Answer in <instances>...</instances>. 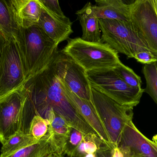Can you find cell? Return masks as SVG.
<instances>
[{
  "mask_svg": "<svg viewBox=\"0 0 157 157\" xmlns=\"http://www.w3.org/2000/svg\"><path fill=\"white\" fill-rule=\"evenodd\" d=\"M52 63L24 83L21 88L25 96V110L32 117L39 115L44 119L53 110L83 134H97L68 99Z\"/></svg>",
  "mask_w": 157,
  "mask_h": 157,
  "instance_id": "cell-1",
  "label": "cell"
},
{
  "mask_svg": "<svg viewBox=\"0 0 157 157\" xmlns=\"http://www.w3.org/2000/svg\"><path fill=\"white\" fill-rule=\"evenodd\" d=\"M20 51L25 81L43 71L54 61L58 44L36 25L19 27L15 37Z\"/></svg>",
  "mask_w": 157,
  "mask_h": 157,
  "instance_id": "cell-2",
  "label": "cell"
},
{
  "mask_svg": "<svg viewBox=\"0 0 157 157\" xmlns=\"http://www.w3.org/2000/svg\"><path fill=\"white\" fill-rule=\"evenodd\" d=\"M61 52L86 72L114 69L121 62L118 53L104 42H88L81 38L69 39Z\"/></svg>",
  "mask_w": 157,
  "mask_h": 157,
  "instance_id": "cell-3",
  "label": "cell"
},
{
  "mask_svg": "<svg viewBox=\"0 0 157 157\" xmlns=\"http://www.w3.org/2000/svg\"><path fill=\"white\" fill-rule=\"evenodd\" d=\"M99 24L101 42L108 44L118 53L124 54L128 58H134L136 53L144 51L152 53L131 21L99 19Z\"/></svg>",
  "mask_w": 157,
  "mask_h": 157,
  "instance_id": "cell-4",
  "label": "cell"
},
{
  "mask_svg": "<svg viewBox=\"0 0 157 157\" xmlns=\"http://www.w3.org/2000/svg\"><path fill=\"white\" fill-rule=\"evenodd\" d=\"M91 102L110 143L118 146L125 125L132 121L133 108L122 106L91 87Z\"/></svg>",
  "mask_w": 157,
  "mask_h": 157,
  "instance_id": "cell-5",
  "label": "cell"
},
{
  "mask_svg": "<svg viewBox=\"0 0 157 157\" xmlns=\"http://www.w3.org/2000/svg\"><path fill=\"white\" fill-rule=\"evenodd\" d=\"M90 86L122 106L133 108L139 104L144 92L126 84L113 69L106 68L86 72Z\"/></svg>",
  "mask_w": 157,
  "mask_h": 157,
  "instance_id": "cell-6",
  "label": "cell"
},
{
  "mask_svg": "<svg viewBox=\"0 0 157 157\" xmlns=\"http://www.w3.org/2000/svg\"><path fill=\"white\" fill-rule=\"evenodd\" d=\"M25 82L18 44L14 38L6 41L0 69V98L20 89Z\"/></svg>",
  "mask_w": 157,
  "mask_h": 157,
  "instance_id": "cell-7",
  "label": "cell"
},
{
  "mask_svg": "<svg viewBox=\"0 0 157 157\" xmlns=\"http://www.w3.org/2000/svg\"><path fill=\"white\" fill-rule=\"evenodd\" d=\"M21 88L0 98V142L2 145L17 133L23 132L25 96Z\"/></svg>",
  "mask_w": 157,
  "mask_h": 157,
  "instance_id": "cell-8",
  "label": "cell"
},
{
  "mask_svg": "<svg viewBox=\"0 0 157 157\" xmlns=\"http://www.w3.org/2000/svg\"><path fill=\"white\" fill-rule=\"evenodd\" d=\"M52 64L62 84L79 97L91 101V86L86 72L82 67L61 52Z\"/></svg>",
  "mask_w": 157,
  "mask_h": 157,
  "instance_id": "cell-9",
  "label": "cell"
},
{
  "mask_svg": "<svg viewBox=\"0 0 157 157\" xmlns=\"http://www.w3.org/2000/svg\"><path fill=\"white\" fill-rule=\"evenodd\" d=\"M130 21L140 37L157 58V14L154 0L132 2Z\"/></svg>",
  "mask_w": 157,
  "mask_h": 157,
  "instance_id": "cell-10",
  "label": "cell"
},
{
  "mask_svg": "<svg viewBox=\"0 0 157 157\" xmlns=\"http://www.w3.org/2000/svg\"><path fill=\"white\" fill-rule=\"evenodd\" d=\"M118 147L125 157H157V141L146 137L132 121L125 125Z\"/></svg>",
  "mask_w": 157,
  "mask_h": 157,
  "instance_id": "cell-11",
  "label": "cell"
},
{
  "mask_svg": "<svg viewBox=\"0 0 157 157\" xmlns=\"http://www.w3.org/2000/svg\"><path fill=\"white\" fill-rule=\"evenodd\" d=\"M62 84L67 98L78 114L91 126L103 141L109 144H112L91 101L79 97L63 84Z\"/></svg>",
  "mask_w": 157,
  "mask_h": 157,
  "instance_id": "cell-12",
  "label": "cell"
},
{
  "mask_svg": "<svg viewBox=\"0 0 157 157\" xmlns=\"http://www.w3.org/2000/svg\"><path fill=\"white\" fill-rule=\"evenodd\" d=\"M38 25L58 45L69 40L73 33L72 23L69 18H62L54 15L43 7Z\"/></svg>",
  "mask_w": 157,
  "mask_h": 157,
  "instance_id": "cell-13",
  "label": "cell"
},
{
  "mask_svg": "<svg viewBox=\"0 0 157 157\" xmlns=\"http://www.w3.org/2000/svg\"><path fill=\"white\" fill-rule=\"evenodd\" d=\"M18 27L28 28L37 25L42 11L39 0H8Z\"/></svg>",
  "mask_w": 157,
  "mask_h": 157,
  "instance_id": "cell-14",
  "label": "cell"
},
{
  "mask_svg": "<svg viewBox=\"0 0 157 157\" xmlns=\"http://www.w3.org/2000/svg\"><path fill=\"white\" fill-rule=\"evenodd\" d=\"M45 119L50 122L47 134L49 136L52 152L63 155L72 127L64 118L53 110L48 112Z\"/></svg>",
  "mask_w": 157,
  "mask_h": 157,
  "instance_id": "cell-15",
  "label": "cell"
},
{
  "mask_svg": "<svg viewBox=\"0 0 157 157\" xmlns=\"http://www.w3.org/2000/svg\"><path fill=\"white\" fill-rule=\"evenodd\" d=\"M93 10L98 19L130 21L131 3L122 0H97Z\"/></svg>",
  "mask_w": 157,
  "mask_h": 157,
  "instance_id": "cell-16",
  "label": "cell"
},
{
  "mask_svg": "<svg viewBox=\"0 0 157 157\" xmlns=\"http://www.w3.org/2000/svg\"><path fill=\"white\" fill-rule=\"evenodd\" d=\"M82 29L83 40L88 42H98L101 41V34L100 29L99 19L97 17L90 2L76 12Z\"/></svg>",
  "mask_w": 157,
  "mask_h": 157,
  "instance_id": "cell-17",
  "label": "cell"
},
{
  "mask_svg": "<svg viewBox=\"0 0 157 157\" xmlns=\"http://www.w3.org/2000/svg\"><path fill=\"white\" fill-rule=\"evenodd\" d=\"M19 28L14 19L8 0H0V32L6 41L15 38Z\"/></svg>",
  "mask_w": 157,
  "mask_h": 157,
  "instance_id": "cell-18",
  "label": "cell"
},
{
  "mask_svg": "<svg viewBox=\"0 0 157 157\" xmlns=\"http://www.w3.org/2000/svg\"><path fill=\"white\" fill-rule=\"evenodd\" d=\"M30 134L19 132L9 138L1 148V157L8 156L38 142Z\"/></svg>",
  "mask_w": 157,
  "mask_h": 157,
  "instance_id": "cell-19",
  "label": "cell"
},
{
  "mask_svg": "<svg viewBox=\"0 0 157 157\" xmlns=\"http://www.w3.org/2000/svg\"><path fill=\"white\" fill-rule=\"evenodd\" d=\"M53 153L48 135L38 142L5 157H47Z\"/></svg>",
  "mask_w": 157,
  "mask_h": 157,
  "instance_id": "cell-20",
  "label": "cell"
},
{
  "mask_svg": "<svg viewBox=\"0 0 157 157\" xmlns=\"http://www.w3.org/2000/svg\"><path fill=\"white\" fill-rule=\"evenodd\" d=\"M105 143L96 134L84 135L73 157H83L88 154L96 153Z\"/></svg>",
  "mask_w": 157,
  "mask_h": 157,
  "instance_id": "cell-21",
  "label": "cell"
},
{
  "mask_svg": "<svg viewBox=\"0 0 157 157\" xmlns=\"http://www.w3.org/2000/svg\"><path fill=\"white\" fill-rule=\"evenodd\" d=\"M143 73L146 82L144 92L148 94L157 104V62L145 65Z\"/></svg>",
  "mask_w": 157,
  "mask_h": 157,
  "instance_id": "cell-22",
  "label": "cell"
},
{
  "mask_svg": "<svg viewBox=\"0 0 157 157\" xmlns=\"http://www.w3.org/2000/svg\"><path fill=\"white\" fill-rule=\"evenodd\" d=\"M118 75L131 87L136 89L142 88V81L132 69L121 62L113 69Z\"/></svg>",
  "mask_w": 157,
  "mask_h": 157,
  "instance_id": "cell-23",
  "label": "cell"
},
{
  "mask_svg": "<svg viewBox=\"0 0 157 157\" xmlns=\"http://www.w3.org/2000/svg\"><path fill=\"white\" fill-rule=\"evenodd\" d=\"M50 122L39 115L34 116L29 125V133L39 141L48 133Z\"/></svg>",
  "mask_w": 157,
  "mask_h": 157,
  "instance_id": "cell-24",
  "label": "cell"
},
{
  "mask_svg": "<svg viewBox=\"0 0 157 157\" xmlns=\"http://www.w3.org/2000/svg\"><path fill=\"white\" fill-rule=\"evenodd\" d=\"M84 135L80 131L71 127L70 135L63 148V155L73 157L75 152L80 144Z\"/></svg>",
  "mask_w": 157,
  "mask_h": 157,
  "instance_id": "cell-25",
  "label": "cell"
},
{
  "mask_svg": "<svg viewBox=\"0 0 157 157\" xmlns=\"http://www.w3.org/2000/svg\"><path fill=\"white\" fill-rule=\"evenodd\" d=\"M42 7L54 15L62 18H66L58 0H39Z\"/></svg>",
  "mask_w": 157,
  "mask_h": 157,
  "instance_id": "cell-26",
  "label": "cell"
},
{
  "mask_svg": "<svg viewBox=\"0 0 157 157\" xmlns=\"http://www.w3.org/2000/svg\"><path fill=\"white\" fill-rule=\"evenodd\" d=\"M135 59L138 62L144 65L151 64L157 62V58L150 52L144 51L135 54Z\"/></svg>",
  "mask_w": 157,
  "mask_h": 157,
  "instance_id": "cell-27",
  "label": "cell"
},
{
  "mask_svg": "<svg viewBox=\"0 0 157 157\" xmlns=\"http://www.w3.org/2000/svg\"><path fill=\"white\" fill-rule=\"evenodd\" d=\"M114 147L113 145L105 143L96 152L98 157H111L112 152Z\"/></svg>",
  "mask_w": 157,
  "mask_h": 157,
  "instance_id": "cell-28",
  "label": "cell"
},
{
  "mask_svg": "<svg viewBox=\"0 0 157 157\" xmlns=\"http://www.w3.org/2000/svg\"><path fill=\"white\" fill-rule=\"evenodd\" d=\"M6 41L2 34L0 32V69H1V62H2V55L6 44Z\"/></svg>",
  "mask_w": 157,
  "mask_h": 157,
  "instance_id": "cell-29",
  "label": "cell"
},
{
  "mask_svg": "<svg viewBox=\"0 0 157 157\" xmlns=\"http://www.w3.org/2000/svg\"><path fill=\"white\" fill-rule=\"evenodd\" d=\"M111 157H125L121 150L118 146H114L113 148Z\"/></svg>",
  "mask_w": 157,
  "mask_h": 157,
  "instance_id": "cell-30",
  "label": "cell"
},
{
  "mask_svg": "<svg viewBox=\"0 0 157 157\" xmlns=\"http://www.w3.org/2000/svg\"><path fill=\"white\" fill-rule=\"evenodd\" d=\"M83 157H98V156H97V153H96L94 154H88Z\"/></svg>",
  "mask_w": 157,
  "mask_h": 157,
  "instance_id": "cell-31",
  "label": "cell"
},
{
  "mask_svg": "<svg viewBox=\"0 0 157 157\" xmlns=\"http://www.w3.org/2000/svg\"><path fill=\"white\" fill-rule=\"evenodd\" d=\"M52 157H65L63 155H59L57 154H55V153H52Z\"/></svg>",
  "mask_w": 157,
  "mask_h": 157,
  "instance_id": "cell-32",
  "label": "cell"
},
{
  "mask_svg": "<svg viewBox=\"0 0 157 157\" xmlns=\"http://www.w3.org/2000/svg\"><path fill=\"white\" fill-rule=\"evenodd\" d=\"M154 3H155V7L156 11L157 14V0H154Z\"/></svg>",
  "mask_w": 157,
  "mask_h": 157,
  "instance_id": "cell-33",
  "label": "cell"
},
{
  "mask_svg": "<svg viewBox=\"0 0 157 157\" xmlns=\"http://www.w3.org/2000/svg\"><path fill=\"white\" fill-rule=\"evenodd\" d=\"M47 157H52V154H51V155H49Z\"/></svg>",
  "mask_w": 157,
  "mask_h": 157,
  "instance_id": "cell-34",
  "label": "cell"
},
{
  "mask_svg": "<svg viewBox=\"0 0 157 157\" xmlns=\"http://www.w3.org/2000/svg\"><path fill=\"white\" fill-rule=\"evenodd\" d=\"M0 157H1V155H0Z\"/></svg>",
  "mask_w": 157,
  "mask_h": 157,
  "instance_id": "cell-35",
  "label": "cell"
}]
</instances>
